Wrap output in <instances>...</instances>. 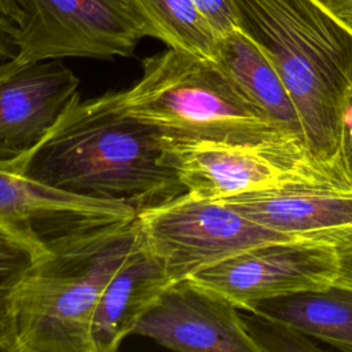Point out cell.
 Returning <instances> with one entry per match:
<instances>
[{
  "label": "cell",
  "mask_w": 352,
  "mask_h": 352,
  "mask_svg": "<svg viewBox=\"0 0 352 352\" xmlns=\"http://www.w3.org/2000/svg\"><path fill=\"white\" fill-rule=\"evenodd\" d=\"M161 132L128 114L118 92L73 100L44 140L16 160L29 177L136 213L186 192L162 161Z\"/></svg>",
  "instance_id": "obj_1"
},
{
  "label": "cell",
  "mask_w": 352,
  "mask_h": 352,
  "mask_svg": "<svg viewBox=\"0 0 352 352\" xmlns=\"http://www.w3.org/2000/svg\"><path fill=\"white\" fill-rule=\"evenodd\" d=\"M230 3L238 29L279 73L297 109L308 151L342 172L340 117L352 88V32L319 0Z\"/></svg>",
  "instance_id": "obj_2"
},
{
  "label": "cell",
  "mask_w": 352,
  "mask_h": 352,
  "mask_svg": "<svg viewBox=\"0 0 352 352\" xmlns=\"http://www.w3.org/2000/svg\"><path fill=\"white\" fill-rule=\"evenodd\" d=\"M139 232L135 216L84 234L38 260L15 298L16 352H92L95 305Z\"/></svg>",
  "instance_id": "obj_3"
},
{
  "label": "cell",
  "mask_w": 352,
  "mask_h": 352,
  "mask_svg": "<svg viewBox=\"0 0 352 352\" xmlns=\"http://www.w3.org/2000/svg\"><path fill=\"white\" fill-rule=\"evenodd\" d=\"M118 95L128 114L176 139L246 142L296 135L246 100L213 60L175 48L142 59V77Z\"/></svg>",
  "instance_id": "obj_4"
},
{
  "label": "cell",
  "mask_w": 352,
  "mask_h": 352,
  "mask_svg": "<svg viewBox=\"0 0 352 352\" xmlns=\"http://www.w3.org/2000/svg\"><path fill=\"white\" fill-rule=\"evenodd\" d=\"M161 148L162 161L175 170L186 192L198 198H224L293 183L349 180L341 170L316 161L304 139L296 135L217 142L162 133Z\"/></svg>",
  "instance_id": "obj_5"
},
{
  "label": "cell",
  "mask_w": 352,
  "mask_h": 352,
  "mask_svg": "<svg viewBox=\"0 0 352 352\" xmlns=\"http://www.w3.org/2000/svg\"><path fill=\"white\" fill-rule=\"evenodd\" d=\"M144 245L172 282L252 248L297 242L248 219L227 198L184 192L136 214Z\"/></svg>",
  "instance_id": "obj_6"
},
{
  "label": "cell",
  "mask_w": 352,
  "mask_h": 352,
  "mask_svg": "<svg viewBox=\"0 0 352 352\" xmlns=\"http://www.w3.org/2000/svg\"><path fill=\"white\" fill-rule=\"evenodd\" d=\"M15 63L131 56L148 29L132 0H16Z\"/></svg>",
  "instance_id": "obj_7"
},
{
  "label": "cell",
  "mask_w": 352,
  "mask_h": 352,
  "mask_svg": "<svg viewBox=\"0 0 352 352\" xmlns=\"http://www.w3.org/2000/svg\"><path fill=\"white\" fill-rule=\"evenodd\" d=\"M338 252L315 243L275 242L230 256L187 278L249 311L263 300L333 286Z\"/></svg>",
  "instance_id": "obj_8"
},
{
  "label": "cell",
  "mask_w": 352,
  "mask_h": 352,
  "mask_svg": "<svg viewBox=\"0 0 352 352\" xmlns=\"http://www.w3.org/2000/svg\"><path fill=\"white\" fill-rule=\"evenodd\" d=\"M136 210L55 190L25 175L18 164L0 162V227L48 256L67 242Z\"/></svg>",
  "instance_id": "obj_9"
},
{
  "label": "cell",
  "mask_w": 352,
  "mask_h": 352,
  "mask_svg": "<svg viewBox=\"0 0 352 352\" xmlns=\"http://www.w3.org/2000/svg\"><path fill=\"white\" fill-rule=\"evenodd\" d=\"M132 334L180 352H260L242 311L190 278L169 283Z\"/></svg>",
  "instance_id": "obj_10"
},
{
  "label": "cell",
  "mask_w": 352,
  "mask_h": 352,
  "mask_svg": "<svg viewBox=\"0 0 352 352\" xmlns=\"http://www.w3.org/2000/svg\"><path fill=\"white\" fill-rule=\"evenodd\" d=\"M227 198L248 219L297 242L352 248V182L286 184Z\"/></svg>",
  "instance_id": "obj_11"
},
{
  "label": "cell",
  "mask_w": 352,
  "mask_h": 352,
  "mask_svg": "<svg viewBox=\"0 0 352 352\" xmlns=\"http://www.w3.org/2000/svg\"><path fill=\"white\" fill-rule=\"evenodd\" d=\"M59 59L12 63L0 73V162L30 154L78 96Z\"/></svg>",
  "instance_id": "obj_12"
},
{
  "label": "cell",
  "mask_w": 352,
  "mask_h": 352,
  "mask_svg": "<svg viewBox=\"0 0 352 352\" xmlns=\"http://www.w3.org/2000/svg\"><path fill=\"white\" fill-rule=\"evenodd\" d=\"M169 283L172 280L165 265L144 245L139 232L136 243L114 271L95 305L89 329L92 352L117 351Z\"/></svg>",
  "instance_id": "obj_13"
},
{
  "label": "cell",
  "mask_w": 352,
  "mask_h": 352,
  "mask_svg": "<svg viewBox=\"0 0 352 352\" xmlns=\"http://www.w3.org/2000/svg\"><path fill=\"white\" fill-rule=\"evenodd\" d=\"M212 60L246 100L304 139L297 109L279 73L249 36L238 28L220 36Z\"/></svg>",
  "instance_id": "obj_14"
},
{
  "label": "cell",
  "mask_w": 352,
  "mask_h": 352,
  "mask_svg": "<svg viewBox=\"0 0 352 352\" xmlns=\"http://www.w3.org/2000/svg\"><path fill=\"white\" fill-rule=\"evenodd\" d=\"M248 312L282 322L315 341L352 351V289L333 285L256 302Z\"/></svg>",
  "instance_id": "obj_15"
},
{
  "label": "cell",
  "mask_w": 352,
  "mask_h": 352,
  "mask_svg": "<svg viewBox=\"0 0 352 352\" xmlns=\"http://www.w3.org/2000/svg\"><path fill=\"white\" fill-rule=\"evenodd\" d=\"M147 25L148 36L168 48L212 60L217 33L195 0H132Z\"/></svg>",
  "instance_id": "obj_16"
},
{
  "label": "cell",
  "mask_w": 352,
  "mask_h": 352,
  "mask_svg": "<svg viewBox=\"0 0 352 352\" xmlns=\"http://www.w3.org/2000/svg\"><path fill=\"white\" fill-rule=\"evenodd\" d=\"M45 256L0 227V351L16 352L14 307L26 275Z\"/></svg>",
  "instance_id": "obj_17"
},
{
  "label": "cell",
  "mask_w": 352,
  "mask_h": 352,
  "mask_svg": "<svg viewBox=\"0 0 352 352\" xmlns=\"http://www.w3.org/2000/svg\"><path fill=\"white\" fill-rule=\"evenodd\" d=\"M248 314L249 316H245V319L260 352L319 349V345L314 342V338L301 333L300 330L257 314Z\"/></svg>",
  "instance_id": "obj_18"
},
{
  "label": "cell",
  "mask_w": 352,
  "mask_h": 352,
  "mask_svg": "<svg viewBox=\"0 0 352 352\" xmlns=\"http://www.w3.org/2000/svg\"><path fill=\"white\" fill-rule=\"evenodd\" d=\"M340 164L352 182V88L345 96L340 117Z\"/></svg>",
  "instance_id": "obj_19"
},
{
  "label": "cell",
  "mask_w": 352,
  "mask_h": 352,
  "mask_svg": "<svg viewBox=\"0 0 352 352\" xmlns=\"http://www.w3.org/2000/svg\"><path fill=\"white\" fill-rule=\"evenodd\" d=\"M18 56V25L14 19L0 12V73L15 63Z\"/></svg>",
  "instance_id": "obj_20"
},
{
  "label": "cell",
  "mask_w": 352,
  "mask_h": 352,
  "mask_svg": "<svg viewBox=\"0 0 352 352\" xmlns=\"http://www.w3.org/2000/svg\"><path fill=\"white\" fill-rule=\"evenodd\" d=\"M334 285L352 289V248L338 252V274Z\"/></svg>",
  "instance_id": "obj_21"
},
{
  "label": "cell",
  "mask_w": 352,
  "mask_h": 352,
  "mask_svg": "<svg viewBox=\"0 0 352 352\" xmlns=\"http://www.w3.org/2000/svg\"><path fill=\"white\" fill-rule=\"evenodd\" d=\"M352 32V0H319Z\"/></svg>",
  "instance_id": "obj_22"
},
{
  "label": "cell",
  "mask_w": 352,
  "mask_h": 352,
  "mask_svg": "<svg viewBox=\"0 0 352 352\" xmlns=\"http://www.w3.org/2000/svg\"><path fill=\"white\" fill-rule=\"evenodd\" d=\"M0 12L7 15L8 18L14 19L16 23L21 16V8L16 0H0Z\"/></svg>",
  "instance_id": "obj_23"
}]
</instances>
